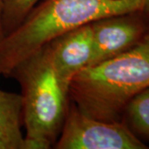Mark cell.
I'll return each mask as SVG.
<instances>
[{"mask_svg": "<svg viewBox=\"0 0 149 149\" xmlns=\"http://www.w3.org/2000/svg\"><path fill=\"white\" fill-rule=\"evenodd\" d=\"M146 0H42L0 40V76L56 38L105 17L142 10Z\"/></svg>", "mask_w": 149, "mask_h": 149, "instance_id": "obj_1", "label": "cell"}, {"mask_svg": "<svg viewBox=\"0 0 149 149\" xmlns=\"http://www.w3.org/2000/svg\"><path fill=\"white\" fill-rule=\"evenodd\" d=\"M149 88V31L136 46L76 74L70 100L85 114L104 121H121L128 102Z\"/></svg>", "mask_w": 149, "mask_h": 149, "instance_id": "obj_2", "label": "cell"}, {"mask_svg": "<svg viewBox=\"0 0 149 149\" xmlns=\"http://www.w3.org/2000/svg\"><path fill=\"white\" fill-rule=\"evenodd\" d=\"M9 77L21 87L24 149L53 148L70 99L59 82L48 45L17 65Z\"/></svg>", "mask_w": 149, "mask_h": 149, "instance_id": "obj_3", "label": "cell"}, {"mask_svg": "<svg viewBox=\"0 0 149 149\" xmlns=\"http://www.w3.org/2000/svg\"><path fill=\"white\" fill-rule=\"evenodd\" d=\"M56 149H148L123 121H104L80 110L71 100Z\"/></svg>", "mask_w": 149, "mask_h": 149, "instance_id": "obj_4", "label": "cell"}, {"mask_svg": "<svg viewBox=\"0 0 149 149\" xmlns=\"http://www.w3.org/2000/svg\"><path fill=\"white\" fill-rule=\"evenodd\" d=\"M91 26L93 52L87 67L127 52L149 31V22L141 10L99 18Z\"/></svg>", "mask_w": 149, "mask_h": 149, "instance_id": "obj_5", "label": "cell"}, {"mask_svg": "<svg viewBox=\"0 0 149 149\" xmlns=\"http://www.w3.org/2000/svg\"><path fill=\"white\" fill-rule=\"evenodd\" d=\"M47 45L59 82L69 95L71 80L88 66L91 59L93 52L91 22L65 33Z\"/></svg>", "mask_w": 149, "mask_h": 149, "instance_id": "obj_6", "label": "cell"}, {"mask_svg": "<svg viewBox=\"0 0 149 149\" xmlns=\"http://www.w3.org/2000/svg\"><path fill=\"white\" fill-rule=\"evenodd\" d=\"M21 94L0 90V149H24Z\"/></svg>", "mask_w": 149, "mask_h": 149, "instance_id": "obj_7", "label": "cell"}, {"mask_svg": "<svg viewBox=\"0 0 149 149\" xmlns=\"http://www.w3.org/2000/svg\"><path fill=\"white\" fill-rule=\"evenodd\" d=\"M121 121L139 140L144 143L149 142V88L139 92L128 102Z\"/></svg>", "mask_w": 149, "mask_h": 149, "instance_id": "obj_8", "label": "cell"}, {"mask_svg": "<svg viewBox=\"0 0 149 149\" xmlns=\"http://www.w3.org/2000/svg\"><path fill=\"white\" fill-rule=\"evenodd\" d=\"M41 1L42 0H2V22L4 36L18 27Z\"/></svg>", "mask_w": 149, "mask_h": 149, "instance_id": "obj_9", "label": "cell"}, {"mask_svg": "<svg viewBox=\"0 0 149 149\" xmlns=\"http://www.w3.org/2000/svg\"><path fill=\"white\" fill-rule=\"evenodd\" d=\"M141 12L144 15V17L148 19V21L149 22V0H146L145 1L143 8L141 10Z\"/></svg>", "mask_w": 149, "mask_h": 149, "instance_id": "obj_10", "label": "cell"}, {"mask_svg": "<svg viewBox=\"0 0 149 149\" xmlns=\"http://www.w3.org/2000/svg\"><path fill=\"white\" fill-rule=\"evenodd\" d=\"M2 14H3V3H2V0H0V40L4 37L3 22H2Z\"/></svg>", "mask_w": 149, "mask_h": 149, "instance_id": "obj_11", "label": "cell"}]
</instances>
